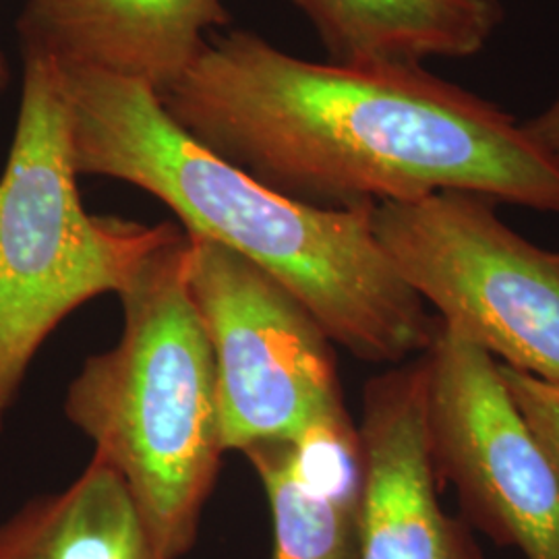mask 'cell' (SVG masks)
I'll return each mask as SVG.
<instances>
[{"label": "cell", "mask_w": 559, "mask_h": 559, "mask_svg": "<svg viewBox=\"0 0 559 559\" xmlns=\"http://www.w3.org/2000/svg\"><path fill=\"white\" fill-rule=\"evenodd\" d=\"M9 69H7V62H4V59H2V55H0V90L9 83Z\"/></svg>", "instance_id": "obj_15"}, {"label": "cell", "mask_w": 559, "mask_h": 559, "mask_svg": "<svg viewBox=\"0 0 559 559\" xmlns=\"http://www.w3.org/2000/svg\"><path fill=\"white\" fill-rule=\"evenodd\" d=\"M522 129L533 145L559 166V96L539 117L522 124Z\"/></svg>", "instance_id": "obj_14"}, {"label": "cell", "mask_w": 559, "mask_h": 559, "mask_svg": "<svg viewBox=\"0 0 559 559\" xmlns=\"http://www.w3.org/2000/svg\"><path fill=\"white\" fill-rule=\"evenodd\" d=\"M423 359L441 487L456 489L464 520L500 547L524 559H559L558 480L498 360L441 320Z\"/></svg>", "instance_id": "obj_7"}, {"label": "cell", "mask_w": 559, "mask_h": 559, "mask_svg": "<svg viewBox=\"0 0 559 559\" xmlns=\"http://www.w3.org/2000/svg\"><path fill=\"white\" fill-rule=\"evenodd\" d=\"M158 98L203 147L302 203L459 191L559 212V166L522 124L420 67L320 64L230 32Z\"/></svg>", "instance_id": "obj_1"}, {"label": "cell", "mask_w": 559, "mask_h": 559, "mask_svg": "<svg viewBox=\"0 0 559 559\" xmlns=\"http://www.w3.org/2000/svg\"><path fill=\"white\" fill-rule=\"evenodd\" d=\"M226 21L222 0H25L17 32L23 60L160 94L203 52V32Z\"/></svg>", "instance_id": "obj_9"}, {"label": "cell", "mask_w": 559, "mask_h": 559, "mask_svg": "<svg viewBox=\"0 0 559 559\" xmlns=\"http://www.w3.org/2000/svg\"><path fill=\"white\" fill-rule=\"evenodd\" d=\"M242 454L270 508L272 559H362L357 423L302 443H258Z\"/></svg>", "instance_id": "obj_10"}, {"label": "cell", "mask_w": 559, "mask_h": 559, "mask_svg": "<svg viewBox=\"0 0 559 559\" xmlns=\"http://www.w3.org/2000/svg\"><path fill=\"white\" fill-rule=\"evenodd\" d=\"M189 237L175 230L119 290L122 332L69 383L64 415L124 483L166 559L200 535L224 456L216 362L187 282Z\"/></svg>", "instance_id": "obj_3"}, {"label": "cell", "mask_w": 559, "mask_h": 559, "mask_svg": "<svg viewBox=\"0 0 559 559\" xmlns=\"http://www.w3.org/2000/svg\"><path fill=\"white\" fill-rule=\"evenodd\" d=\"M493 201L443 191L371 210L373 235L440 320L501 365L559 383V253L522 239Z\"/></svg>", "instance_id": "obj_5"}, {"label": "cell", "mask_w": 559, "mask_h": 559, "mask_svg": "<svg viewBox=\"0 0 559 559\" xmlns=\"http://www.w3.org/2000/svg\"><path fill=\"white\" fill-rule=\"evenodd\" d=\"M334 64L420 67L477 55L501 21L496 0H293Z\"/></svg>", "instance_id": "obj_11"}, {"label": "cell", "mask_w": 559, "mask_h": 559, "mask_svg": "<svg viewBox=\"0 0 559 559\" xmlns=\"http://www.w3.org/2000/svg\"><path fill=\"white\" fill-rule=\"evenodd\" d=\"M498 367L501 380L519 406L520 415L539 441L559 485V383L539 380L531 373L501 365L500 360Z\"/></svg>", "instance_id": "obj_13"}, {"label": "cell", "mask_w": 559, "mask_h": 559, "mask_svg": "<svg viewBox=\"0 0 559 559\" xmlns=\"http://www.w3.org/2000/svg\"><path fill=\"white\" fill-rule=\"evenodd\" d=\"M55 71L78 175L154 195L185 233L218 242L280 282L332 344L357 359L392 367L429 348L440 320L383 253L373 205L320 207L282 195L185 133L152 87Z\"/></svg>", "instance_id": "obj_2"}, {"label": "cell", "mask_w": 559, "mask_h": 559, "mask_svg": "<svg viewBox=\"0 0 559 559\" xmlns=\"http://www.w3.org/2000/svg\"><path fill=\"white\" fill-rule=\"evenodd\" d=\"M57 71L23 60L0 177V431L44 342L87 300L119 295L175 226L92 216L81 201Z\"/></svg>", "instance_id": "obj_4"}, {"label": "cell", "mask_w": 559, "mask_h": 559, "mask_svg": "<svg viewBox=\"0 0 559 559\" xmlns=\"http://www.w3.org/2000/svg\"><path fill=\"white\" fill-rule=\"evenodd\" d=\"M357 440L362 559H483L471 524L441 508L423 355L365 383Z\"/></svg>", "instance_id": "obj_8"}, {"label": "cell", "mask_w": 559, "mask_h": 559, "mask_svg": "<svg viewBox=\"0 0 559 559\" xmlns=\"http://www.w3.org/2000/svg\"><path fill=\"white\" fill-rule=\"evenodd\" d=\"M187 237V282L216 362L224 450L242 454L353 427L320 323L255 263Z\"/></svg>", "instance_id": "obj_6"}, {"label": "cell", "mask_w": 559, "mask_h": 559, "mask_svg": "<svg viewBox=\"0 0 559 559\" xmlns=\"http://www.w3.org/2000/svg\"><path fill=\"white\" fill-rule=\"evenodd\" d=\"M0 559H166L119 475L92 456L80 477L0 522Z\"/></svg>", "instance_id": "obj_12"}]
</instances>
